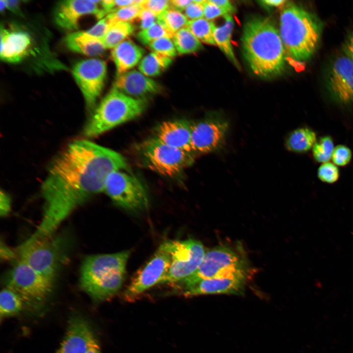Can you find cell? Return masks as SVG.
<instances>
[{
    "mask_svg": "<svg viewBox=\"0 0 353 353\" xmlns=\"http://www.w3.org/2000/svg\"><path fill=\"white\" fill-rule=\"evenodd\" d=\"M127 167L119 153L90 141L72 142L51 161L41 188L44 200L40 225L30 236H50L78 206L103 192L108 176Z\"/></svg>",
    "mask_w": 353,
    "mask_h": 353,
    "instance_id": "6da1fadb",
    "label": "cell"
},
{
    "mask_svg": "<svg viewBox=\"0 0 353 353\" xmlns=\"http://www.w3.org/2000/svg\"><path fill=\"white\" fill-rule=\"evenodd\" d=\"M241 44L244 58L256 76L269 78L284 71L286 53L279 30L269 18L253 16L247 20Z\"/></svg>",
    "mask_w": 353,
    "mask_h": 353,
    "instance_id": "7a4b0ae2",
    "label": "cell"
},
{
    "mask_svg": "<svg viewBox=\"0 0 353 353\" xmlns=\"http://www.w3.org/2000/svg\"><path fill=\"white\" fill-rule=\"evenodd\" d=\"M129 255V251H125L86 257L80 270V287L96 303L113 297L124 281Z\"/></svg>",
    "mask_w": 353,
    "mask_h": 353,
    "instance_id": "3957f363",
    "label": "cell"
},
{
    "mask_svg": "<svg viewBox=\"0 0 353 353\" xmlns=\"http://www.w3.org/2000/svg\"><path fill=\"white\" fill-rule=\"evenodd\" d=\"M323 24L313 13L294 4L286 5L279 17V32L286 53L299 62L314 55L321 40Z\"/></svg>",
    "mask_w": 353,
    "mask_h": 353,
    "instance_id": "277c9868",
    "label": "cell"
},
{
    "mask_svg": "<svg viewBox=\"0 0 353 353\" xmlns=\"http://www.w3.org/2000/svg\"><path fill=\"white\" fill-rule=\"evenodd\" d=\"M146 99L130 97L113 87L101 100L83 128L87 138L98 136L141 115Z\"/></svg>",
    "mask_w": 353,
    "mask_h": 353,
    "instance_id": "5b68a950",
    "label": "cell"
},
{
    "mask_svg": "<svg viewBox=\"0 0 353 353\" xmlns=\"http://www.w3.org/2000/svg\"><path fill=\"white\" fill-rule=\"evenodd\" d=\"M67 240L63 235L28 238L17 248L19 259L54 282L65 259Z\"/></svg>",
    "mask_w": 353,
    "mask_h": 353,
    "instance_id": "8992f818",
    "label": "cell"
},
{
    "mask_svg": "<svg viewBox=\"0 0 353 353\" xmlns=\"http://www.w3.org/2000/svg\"><path fill=\"white\" fill-rule=\"evenodd\" d=\"M249 268L247 259L239 246L236 249L229 246L220 245L206 252L196 272L181 281L222 277L248 279Z\"/></svg>",
    "mask_w": 353,
    "mask_h": 353,
    "instance_id": "52a82bcc",
    "label": "cell"
},
{
    "mask_svg": "<svg viewBox=\"0 0 353 353\" xmlns=\"http://www.w3.org/2000/svg\"><path fill=\"white\" fill-rule=\"evenodd\" d=\"M139 149L146 165L165 176H177L194 162V153L168 146L154 137L143 141Z\"/></svg>",
    "mask_w": 353,
    "mask_h": 353,
    "instance_id": "ba28073f",
    "label": "cell"
},
{
    "mask_svg": "<svg viewBox=\"0 0 353 353\" xmlns=\"http://www.w3.org/2000/svg\"><path fill=\"white\" fill-rule=\"evenodd\" d=\"M53 284L20 259L16 262L6 280V287L16 292L25 304L33 308H39L45 303Z\"/></svg>",
    "mask_w": 353,
    "mask_h": 353,
    "instance_id": "9c48e42d",
    "label": "cell"
},
{
    "mask_svg": "<svg viewBox=\"0 0 353 353\" xmlns=\"http://www.w3.org/2000/svg\"><path fill=\"white\" fill-rule=\"evenodd\" d=\"M103 192L117 205L127 211L138 212L148 207V195L144 185L136 177L123 170L108 176Z\"/></svg>",
    "mask_w": 353,
    "mask_h": 353,
    "instance_id": "30bf717a",
    "label": "cell"
},
{
    "mask_svg": "<svg viewBox=\"0 0 353 353\" xmlns=\"http://www.w3.org/2000/svg\"><path fill=\"white\" fill-rule=\"evenodd\" d=\"M167 243L171 262L161 283L174 284L188 277L196 272L205 252L202 243L193 239L168 240Z\"/></svg>",
    "mask_w": 353,
    "mask_h": 353,
    "instance_id": "8fae6325",
    "label": "cell"
},
{
    "mask_svg": "<svg viewBox=\"0 0 353 353\" xmlns=\"http://www.w3.org/2000/svg\"><path fill=\"white\" fill-rule=\"evenodd\" d=\"M171 262L167 241L157 249L152 257L134 277L123 294L126 301H133L146 290L161 283Z\"/></svg>",
    "mask_w": 353,
    "mask_h": 353,
    "instance_id": "7c38bea8",
    "label": "cell"
},
{
    "mask_svg": "<svg viewBox=\"0 0 353 353\" xmlns=\"http://www.w3.org/2000/svg\"><path fill=\"white\" fill-rule=\"evenodd\" d=\"M326 88L334 101L342 104L353 103V59L340 55L327 66L324 75Z\"/></svg>",
    "mask_w": 353,
    "mask_h": 353,
    "instance_id": "4fadbf2b",
    "label": "cell"
},
{
    "mask_svg": "<svg viewBox=\"0 0 353 353\" xmlns=\"http://www.w3.org/2000/svg\"><path fill=\"white\" fill-rule=\"evenodd\" d=\"M106 73V62L97 58L80 60L73 68V75L89 109L94 107L103 90Z\"/></svg>",
    "mask_w": 353,
    "mask_h": 353,
    "instance_id": "5bb4252c",
    "label": "cell"
},
{
    "mask_svg": "<svg viewBox=\"0 0 353 353\" xmlns=\"http://www.w3.org/2000/svg\"><path fill=\"white\" fill-rule=\"evenodd\" d=\"M228 127L227 121L217 114L193 123L191 141L193 153H208L219 149L224 144Z\"/></svg>",
    "mask_w": 353,
    "mask_h": 353,
    "instance_id": "9a60e30c",
    "label": "cell"
},
{
    "mask_svg": "<svg viewBox=\"0 0 353 353\" xmlns=\"http://www.w3.org/2000/svg\"><path fill=\"white\" fill-rule=\"evenodd\" d=\"M248 279L222 277L201 278L174 283L179 293L187 297L208 294H244Z\"/></svg>",
    "mask_w": 353,
    "mask_h": 353,
    "instance_id": "2e32d148",
    "label": "cell"
},
{
    "mask_svg": "<svg viewBox=\"0 0 353 353\" xmlns=\"http://www.w3.org/2000/svg\"><path fill=\"white\" fill-rule=\"evenodd\" d=\"M101 0H69L60 2L54 12L55 23L67 30H76L80 19L86 15H94L98 19L105 16L98 5Z\"/></svg>",
    "mask_w": 353,
    "mask_h": 353,
    "instance_id": "e0dca14e",
    "label": "cell"
},
{
    "mask_svg": "<svg viewBox=\"0 0 353 353\" xmlns=\"http://www.w3.org/2000/svg\"><path fill=\"white\" fill-rule=\"evenodd\" d=\"M32 40L29 33L19 29L0 28V52L2 60L11 63L22 61L32 50Z\"/></svg>",
    "mask_w": 353,
    "mask_h": 353,
    "instance_id": "ac0fdd59",
    "label": "cell"
},
{
    "mask_svg": "<svg viewBox=\"0 0 353 353\" xmlns=\"http://www.w3.org/2000/svg\"><path fill=\"white\" fill-rule=\"evenodd\" d=\"M113 87L130 97L138 99H146L161 91L158 83L135 70L117 75Z\"/></svg>",
    "mask_w": 353,
    "mask_h": 353,
    "instance_id": "d6986e66",
    "label": "cell"
},
{
    "mask_svg": "<svg viewBox=\"0 0 353 353\" xmlns=\"http://www.w3.org/2000/svg\"><path fill=\"white\" fill-rule=\"evenodd\" d=\"M193 124L181 119L165 121L156 127L154 137L168 146L193 153L191 144Z\"/></svg>",
    "mask_w": 353,
    "mask_h": 353,
    "instance_id": "ffe728a7",
    "label": "cell"
},
{
    "mask_svg": "<svg viewBox=\"0 0 353 353\" xmlns=\"http://www.w3.org/2000/svg\"><path fill=\"white\" fill-rule=\"evenodd\" d=\"M94 336L88 322L79 316H74L69 321L56 353H86Z\"/></svg>",
    "mask_w": 353,
    "mask_h": 353,
    "instance_id": "44dd1931",
    "label": "cell"
},
{
    "mask_svg": "<svg viewBox=\"0 0 353 353\" xmlns=\"http://www.w3.org/2000/svg\"><path fill=\"white\" fill-rule=\"evenodd\" d=\"M144 53V49L130 40H125L112 49L111 57L117 75L129 71L140 62Z\"/></svg>",
    "mask_w": 353,
    "mask_h": 353,
    "instance_id": "7402d4cb",
    "label": "cell"
},
{
    "mask_svg": "<svg viewBox=\"0 0 353 353\" xmlns=\"http://www.w3.org/2000/svg\"><path fill=\"white\" fill-rule=\"evenodd\" d=\"M71 50L87 56L102 54L106 50L102 40L94 37L86 31H76L69 34L65 39Z\"/></svg>",
    "mask_w": 353,
    "mask_h": 353,
    "instance_id": "603a6c76",
    "label": "cell"
},
{
    "mask_svg": "<svg viewBox=\"0 0 353 353\" xmlns=\"http://www.w3.org/2000/svg\"><path fill=\"white\" fill-rule=\"evenodd\" d=\"M317 140L316 132L310 127L297 128L287 135L285 145L289 151L303 153L312 149Z\"/></svg>",
    "mask_w": 353,
    "mask_h": 353,
    "instance_id": "cb8c5ba5",
    "label": "cell"
},
{
    "mask_svg": "<svg viewBox=\"0 0 353 353\" xmlns=\"http://www.w3.org/2000/svg\"><path fill=\"white\" fill-rule=\"evenodd\" d=\"M224 22L219 26L215 27L214 39L216 45L227 57L237 68L240 66L235 56L231 44V34L234 26V20L230 14L224 16Z\"/></svg>",
    "mask_w": 353,
    "mask_h": 353,
    "instance_id": "d4e9b609",
    "label": "cell"
},
{
    "mask_svg": "<svg viewBox=\"0 0 353 353\" xmlns=\"http://www.w3.org/2000/svg\"><path fill=\"white\" fill-rule=\"evenodd\" d=\"M172 62V58L152 52L142 58L138 69L148 77L156 76L164 72Z\"/></svg>",
    "mask_w": 353,
    "mask_h": 353,
    "instance_id": "484cf974",
    "label": "cell"
},
{
    "mask_svg": "<svg viewBox=\"0 0 353 353\" xmlns=\"http://www.w3.org/2000/svg\"><path fill=\"white\" fill-rule=\"evenodd\" d=\"M24 305L20 296L6 286L0 293V319L19 314L23 310Z\"/></svg>",
    "mask_w": 353,
    "mask_h": 353,
    "instance_id": "4316f807",
    "label": "cell"
},
{
    "mask_svg": "<svg viewBox=\"0 0 353 353\" xmlns=\"http://www.w3.org/2000/svg\"><path fill=\"white\" fill-rule=\"evenodd\" d=\"M172 40L180 55L193 53L202 48L201 42L186 27L174 33Z\"/></svg>",
    "mask_w": 353,
    "mask_h": 353,
    "instance_id": "83f0119b",
    "label": "cell"
},
{
    "mask_svg": "<svg viewBox=\"0 0 353 353\" xmlns=\"http://www.w3.org/2000/svg\"><path fill=\"white\" fill-rule=\"evenodd\" d=\"M135 30L131 23L118 22L113 24L102 41L106 49H113L132 34Z\"/></svg>",
    "mask_w": 353,
    "mask_h": 353,
    "instance_id": "f1b7e54d",
    "label": "cell"
},
{
    "mask_svg": "<svg viewBox=\"0 0 353 353\" xmlns=\"http://www.w3.org/2000/svg\"><path fill=\"white\" fill-rule=\"evenodd\" d=\"M215 27L213 22L204 18L188 21L186 26L201 42L211 45H216L214 36Z\"/></svg>",
    "mask_w": 353,
    "mask_h": 353,
    "instance_id": "f546056e",
    "label": "cell"
},
{
    "mask_svg": "<svg viewBox=\"0 0 353 353\" xmlns=\"http://www.w3.org/2000/svg\"><path fill=\"white\" fill-rule=\"evenodd\" d=\"M157 22L174 34L186 27L188 21L180 11L170 7L157 17Z\"/></svg>",
    "mask_w": 353,
    "mask_h": 353,
    "instance_id": "4dcf8cb0",
    "label": "cell"
},
{
    "mask_svg": "<svg viewBox=\"0 0 353 353\" xmlns=\"http://www.w3.org/2000/svg\"><path fill=\"white\" fill-rule=\"evenodd\" d=\"M334 149V143L331 136L325 135L320 137L312 149L314 160L322 164L328 162L331 159Z\"/></svg>",
    "mask_w": 353,
    "mask_h": 353,
    "instance_id": "1f68e13d",
    "label": "cell"
},
{
    "mask_svg": "<svg viewBox=\"0 0 353 353\" xmlns=\"http://www.w3.org/2000/svg\"><path fill=\"white\" fill-rule=\"evenodd\" d=\"M140 1L141 0H135L134 4L119 8L106 16L112 24L118 22H133L137 20L142 9L139 4Z\"/></svg>",
    "mask_w": 353,
    "mask_h": 353,
    "instance_id": "d6a6232c",
    "label": "cell"
},
{
    "mask_svg": "<svg viewBox=\"0 0 353 353\" xmlns=\"http://www.w3.org/2000/svg\"><path fill=\"white\" fill-rule=\"evenodd\" d=\"M173 34L157 21L149 27L141 30L137 34L138 40L144 45H149L152 42L162 37L172 39Z\"/></svg>",
    "mask_w": 353,
    "mask_h": 353,
    "instance_id": "836d02e7",
    "label": "cell"
},
{
    "mask_svg": "<svg viewBox=\"0 0 353 353\" xmlns=\"http://www.w3.org/2000/svg\"><path fill=\"white\" fill-rule=\"evenodd\" d=\"M148 46L153 52L171 58L176 56L177 53L172 39L169 37L159 38Z\"/></svg>",
    "mask_w": 353,
    "mask_h": 353,
    "instance_id": "e575fe53",
    "label": "cell"
},
{
    "mask_svg": "<svg viewBox=\"0 0 353 353\" xmlns=\"http://www.w3.org/2000/svg\"><path fill=\"white\" fill-rule=\"evenodd\" d=\"M317 176L321 181L328 184H333L338 180L340 172L337 166L333 163L327 162L319 166Z\"/></svg>",
    "mask_w": 353,
    "mask_h": 353,
    "instance_id": "d590c367",
    "label": "cell"
},
{
    "mask_svg": "<svg viewBox=\"0 0 353 353\" xmlns=\"http://www.w3.org/2000/svg\"><path fill=\"white\" fill-rule=\"evenodd\" d=\"M352 156V152L348 147L339 145L334 147L331 159L336 166L344 167L350 163Z\"/></svg>",
    "mask_w": 353,
    "mask_h": 353,
    "instance_id": "8d00e7d4",
    "label": "cell"
},
{
    "mask_svg": "<svg viewBox=\"0 0 353 353\" xmlns=\"http://www.w3.org/2000/svg\"><path fill=\"white\" fill-rule=\"evenodd\" d=\"M143 9H148L157 17L170 7V0H142L140 3Z\"/></svg>",
    "mask_w": 353,
    "mask_h": 353,
    "instance_id": "74e56055",
    "label": "cell"
},
{
    "mask_svg": "<svg viewBox=\"0 0 353 353\" xmlns=\"http://www.w3.org/2000/svg\"><path fill=\"white\" fill-rule=\"evenodd\" d=\"M206 0H192L184 10L185 16L189 21L204 18L203 4Z\"/></svg>",
    "mask_w": 353,
    "mask_h": 353,
    "instance_id": "f35d334b",
    "label": "cell"
},
{
    "mask_svg": "<svg viewBox=\"0 0 353 353\" xmlns=\"http://www.w3.org/2000/svg\"><path fill=\"white\" fill-rule=\"evenodd\" d=\"M112 25L110 20L106 16L100 20L95 25L86 32L94 37L102 40Z\"/></svg>",
    "mask_w": 353,
    "mask_h": 353,
    "instance_id": "ab89813d",
    "label": "cell"
},
{
    "mask_svg": "<svg viewBox=\"0 0 353 353\" xmlns=\"http://www.w3.org/2000/svg\"><path fill=\"white\" fill-rule=\"evenodd\" d=\"M203 10L204 18L209 21L229 14L227 11L212 3L210 0L205 1L203 4Z\"/></svg>",
    "mask_w": 353,
    "mask_h": 353,
    "instance_id": "60d3db41",
    "label": "cell"
},
{
    "mask_svg": "<svg viewBox=\"0 0 353 353\" xmlns=\"http://www.w3.org/2000/svg\"><path fill=\"white\" fill-rule=\"evenodd\" d=\"M157 20V16L151 11L142 8L137 19L140 23L141 30L145 29L151 26Z\"/></svg>",
    "mask_w": 353,
    "mask_h": 353,
    "instance_id": "b9f144b4",
    "label": "cell"
},
{
    "mask_svg": "<svg viewBox=\"0 0 353 353\" xmlns=\"http://www.w3.org/2000/svg\"><path fill=\"white\" fill-rule=\"evenodd\" d=\"M11 200L8 194L4 191L0 192V215L1 216H7L11 211Z\"/></svg>",
    "mask_w": 353,
    "mask_h": 353,
    "instance_id": "7bdbcfd3",
    "label": "cell"
},
{
    "mask_svg": "<svg viewBox=\"0 0 353 353\" xmlns=\"http://www.w3.org/2000/svg\"><path fill=\"white\" fill-rule=\"evenodd\" d=\"M16 251L8 247L4 243L1 242L0 247V256L1 259L9 260L14 259L17 256Z\"/></svg>",
    "mask_w": 353,
    "mask_h": 353,
    "instance_id": "ee69618b",
    "label": "cell"
},
{
    "mask_svg": "<svg viewBox=\"0 0 353 353\" xmlns=\"http://www.w3.org/2000/svg\"><path fill=\"white\" fill-rule=\"evenodd\" d=\"M212 3L227 11L228 13L231 14L235 12V8L228 0H209Z\"/></svg>",
    "mask_w": 353,
    "mask_h": 353,
    "instance_id": "f6af8a7d",
    "label": "cell"
},
{
    "mask_svg": "<svg viewBox=\"0 0 353 353\" xmlns=\"http://www.w3.org/2000/svg\"><path fill=\"white\" fill-rule=\"evenodd\" d=\"M192 2L189 0H170V7L178 11H184L187 6Z\"/></svg>",
    "mask_w": 353,
    "mask_h": 353,
    "instance_id": "bcb514c9",
    "label": "cell"
},
{
    "mask_svg": "<svg viewBox=\"0 0 353 353\" xmlns=\"http://www.w3.org/2000/svg\"><path fill=\"white\" fill-rule=\"evenodd\" d=\"M287 1L284 0H263L259 1L260 4L266 7H278L283 5Z\"/></svg>",
    "mask_w": 353,
    "mask_h": 353,
    "instance_id": "7dc6e473",
    "label": "cell"
},
{
    "mask_svg": "<svg viewBox=\"0 0 353 353\" xmlns=\"http://www.w3.org/2000/svg\"><path fill=\"white\" fill-rule=\"evenodd\" d=\"M86 353H101L98 341L95 336L92 339Z\"/></svg>",
    "mask_w": 353,
    "mask_h": 353,
    "instance_id": "c3c4849f",
    "label": "cell"
},
{
    "mask_svg": "<svg viewBox=\"0 0 353 353\" xmlns=\"http://www.w3.org/2000/svg\"><path fill=\"white\" fill-rule=\"evenodd\" d=\"M6 8H8L12 11L16 12L18 9L19 1L17 0H5Z\"/></svg>",
    "mask_w": 353,
    "mask_h": 353,
    "instance_id": "681fc988",
    "label": "cell"
},
{
    "mask_svg": "<svg viewBox=\"0 0 353 353\" xmlns=\"http://www.w3.org/2000/svg\"><path fill=\"white\" fill-rule=\"evenodd\" d=\"M344 48L346 54L353 59V42L347 40Z\"/></svg>",
    "mask_w": 353,
    "mask_h": 353,
    "instance_id": "f907efd6",
    "label": "cell"
},
{
    "mask_svg": "<svg viewBox=\"0 0 353 353\" xmlns=\"http://www.w3.org/2000/svg\"><path fill=\"white\" fill-rule=\"evenodd\" d=\"M6 8L5 0H0V11H2Z\"/></svg>",
    "mask_w": 353,
    "mask_h": 353,
    "instance_id": "816d5d0a",
    "label": "cell"
},
{
    "mask_svg": "<svg viewBox=\"0 0 353 353\" xmlns=\"http://www.w3.org/2000/svg\"><path fill=\"white\" fill-rule=\"evenodd\" d=\"M349 39H350L352 40H353V33L350 36Z\"/></svg>",
    "mask_w": 353,
    "mask_h": 353,
    "instance_id": "f5cc1de1",
    "label": "cell"
}]
</instances>
